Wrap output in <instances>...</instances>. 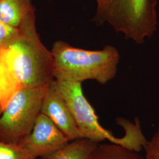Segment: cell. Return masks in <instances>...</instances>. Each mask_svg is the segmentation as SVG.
<instances>
[{"instance_id":"obj_7","label":"cell","mask_w":159,"mask_h":159,"mask_svg":"<svg viewBox=\"0 0 159 159\" xmlns=\"http://www.w3.org/2000/svg\"><path fill=\"white\" fill-rule=\"evenodd\" d=\"M41 113L51 120L70 141L83 138L56 80L47 87Z\"/></svg>"},{"instance_id":"obj_4","label":"cell","mask_w":159,"mask_h":159,"mask_svg":"<svg viewBox=\"0 0 159 159\" xmlns=\"http://www.w3.org/2000/svg\"><path fill=\"white\" fill-rule=\"evenodd\" d=\"M98 24H108L118 33L137 44L157 30V0H96Z\"/></svg>"},{"instance_id":"obj_2","label":"cell","mask_w":159,"mask_h":159,"mask_svg":"<svg viewBox=\"0 0 159 159\" xmlns=\"http://www.w3.org/2000/svg\"><path fill=\"white\" fill-rule=\"evenodd\" d=\"M20 33L0 53L21 88H43L54 79L51 50L40 40L35 22L20 29Z\"/></svg>"},{"instance_id":"obj_10","label":"cell","mask_w":159,"mask_h":159,"mask_svg":"<svg viewBox=\"0 0 159 159\" xmlns=\"http://www.w3.org/2000/svg\"><path fill=\"white\" fill-rule=\"evenodd\" d=\"M89 159H142V157L118 144L99 143Z\"/></svg>"},{"instance_id":"obj_9","label":"cell","mask_w":159,"mask_h":159,"mask_svg":"<svg viewBox=\"0 0 159 159\" xmlns=\"http://www.w3.org/2000/svg\"><path fill=\"white\" fill-rule=\"evenodd\" d=\"M98 143L84 138L76 139L44 159H89Z\"/></svg>"},{"instance_id":"obj_8","label":"cell","mask_w":159,"mask_h":159,"mask_svg":"<svg viewBox=\"0 0 159 159\" xmlns=\"http://www.w3.org/2000/svg\"><path fill=\"white\" fill-rule=\"evenodd\" d=\"M0 20L19 30L35 22V9L33 0H0Z\"/></svg>"},{"instance_id":"obj_14","label":"cell","mask_w":159,"mask_h":159,"mask_svg":"<svg viewBox=\"0 0 159 159\" xmlns=\"http://www.w3.org/2000/svg\"><path fill=\"white\" fill-rule=\"evenodd\" d=\"M20 31L19 29L12 28L0 20V48L10 44L17 37Z\"/></svg>"},{"instance_id":"obj_6","label":"cell","mask_w":159,"mask_h":159,"mask_svg":"<svg viewBox=\"0 0 159 159\" xmlns=\"http://www.w3.org/2000/svg\"><path fill=\"white\" fill-rule=\"evenodd\" d=\"M69 142L51 120L41 113L31 132L20 144L31 157L44 159Z\"/></svg>"},{"instance_id":"obj_3","label":"cell","mask_w":159,"mask_h":159,"mask_svg":"<svg viewBox=\"0 0 159 159\" xmlns=\"http://www.w3.org/2000/svg\"><path fill=\"white\" fill-rule=\"evenodd\" d=\"M56 81L83 138L97 143L107 140L138 153L144 148L148 139L138 118L134 122L118 118L117 123L124 129L125 134L121 137L114 136L100 124L94 109L84 94L81 83Z\"/></svg>"},{"instance_id":"obj_15","label":"cell","mask_w":159,"mask_h":159,"mask_svg":"<svg viewBox=\"0 0 159 159\" xmlns=\"http://www.w3.org/2000/svg\"><path fill=\"white\" fill-rule=\"evenodd\" d=\"M3 110H4V107H3V106L2 104V102L0 100V115H1V114L2 113Z\"/></svg>"},{"instance_id":"obj_5","label":"cell","mask_w":159,"mask_h":159,"mask_svg":"<svg viewBox=\"0 0 159 159\" xmlns=\"http://www.w3.org/2000/svg\"><path fill=\"white\" fill-rule=\"evenodd\" d=\"M47 87L21 88L12 97L0 115V141L20 144L29 136L41 113Z\"/></svg>"},{"instance_id":"obj_13","label":"cell","mask_w":159,"mask_h":159,"mask_svg":"<svg viewBox=\"0 0 159 159\" xmlns=\"http://www.w3.org/2000/svg\"><path fill=\"white\" fill-rule=\"evenodd\" d=\"M142 159H159V124L153 136L148 140L143 148Z\"/></svg>"},{"instance_id":"obj_11","label":"cell","mask_w":159,"mask_h":159,"mask_svg":"<svg viewBox=\"0 0 159 159\" xmlns=\"http://www.w3.org/2000/svg\"><path fill=\"white\" fill-rule=\"evenodd\" d=\"M21 88V85L0 53V100L4 108Z\"/></svg>"},{"instance_id":"obj_1","label":"cell","mask_w":159,"mask_h":159,"mask_svg":"<svg viewBox=\"0 0 159 159\" xmlns=\"http://www.w3.org/2000/svg\"><path fill=\"white\" fill-rule=\"evenodd\" d=\"M54 79L82 83L95 80L105 84L117 74L120 61L119 51L107 45L102 50H89L56 41L51 50Z\"/></svg>"},{"instance_id":"obj_12","label":"cell","mask_w":159,"mask_h":159,"mask_svg":"<svg viewBox=\"0 0 159 159\" xmlns=\"http://www.w3.org/2000/svg\"><path fill=\"white\" fill-rule=\"evenodd\" d=\"M0 159H39L31 157L20 144L0 141Z\"/></svg>"}]
</instances>
